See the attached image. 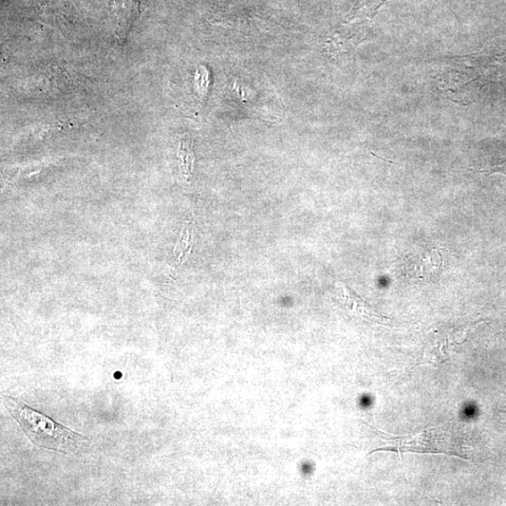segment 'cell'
I'll return each mask as SVG.
<instances>
[{
    "instance_id": "6da1fadb",
    "label": "cell",
    "mask_w": 506,
    "mask_h": 506,
    "mask_svg": "<svg viewBox=\"0 0 506 506\" xmlns=\"http://www.w3.org/2000/svg\"><path fill=\"white\" fill-rule=\"evenodd\" d=\"M2 399L10 415L37 447L71 456L79 454L87 447L89 440L83 435L55 422L21 400L7 395H2Z\"/></svg>"
},
{
    "instance_id": "7a4b0ae2",
    "label": "cell",
    "mask_w": 506,
    "mask_h": 506,
    "mask_svg": "<svg viewBox=\"0 0 506 506\" xmlns=\"http://www.w3.org/2000/svg\"><path fill=\"white\" fill-rule=\"evenodd\" d=\"M443 253L436 247H419L409 252L402 261V271L410 279L434 278L443 269Z\"/></svg>"
},
{
    "instance_id": "3957f363",
    "label": "cell",
    "mask_w": 506,
    "mask_h": 506,
    "mask_svg": "<svg viewBox=\"0 0 506 506\" xmlns=\"http://www.w3.org/2000/svg\"><path fill=\"white\" fill-rule=\"evenodd\" d=\"M466 334V329L435 333V336L430 337L426 344L421 363L435 367L441 366L452 356L454 347L465 342Z\"/></svg>"
},
{
    "instance_id": "277c9868",
    "label": "cell",
    "mask_w": 506,
    "mask_h": 506,
    "mask_svg": "<svg viewBox=\"0 0 506 506\" xmlns=\"http://www.w3.org/2000/svg\"><path fill=\"white\" fill-rule=\"evenodd\" d=\"M110 5L112 29L120 40H125L141 14L140 0H112Z\"/></svg>"
},
{
    "instance_id": "5b68a950",
    "label": "cell",
    "mask_w": 506,
    "mask_h": 506,
    "mask_svg": "<svg viewBox=\"0 0 506 506\" xmlns=\"http://www.w3.org/2000/svg\"><path fill=\"white\" fill-rule=\"evenodd\" d=\"M429 429L424 431V433L418 435L416 436H405V437H394L383 433L384 440L386 442V446L383 447V450H387V452H395L398 453L402 452H418V453H438V447L435 446V444L429 439Z\"/></svg>"
},
{
    "instance_id": "8992f818",
    "label": "cell",
    "mask_w": 506,
    "mask_h": 506,
    "mask_svg": "<svg viewBox=\"0 0 506 506\" xmlns=\"http://www.w3.org/2000/svg\"><path fill=\"white\" fill-rule=\"evenodd\" d=\"M344 302L347 309L361 320L374 325L389 326L391 320L388 317L379 314L367 304L363 299L356 295L346 285L342 284Z\"/></svg>"
},
{
    "instance_id": "52a82bcc",
    "label": "cell",
    "mask_w": 506,
    "mask_h": 506,
    "mask_svg": "<svg viewBox=\"0 0 506 506\" xmlns=\"http://www.w3.org/2000/svg\"><path fill=\"white\" fill-rule=\"evenodd\" d=\"M178 156L181 159V165H184L182 173L189 177L194 165V153L191 148V142L181 141L179 145Z\"/></svg>"
},
{
    "instance_id": "ba28073f",
    "label": "cell",
    "mask_w": 506,
    "mask_h": 506,
    "mask_svg": "<svg viewBox=\"0 0 506 506\" xmlns=\"http://www.w3.org/2000/svg\"><path fill=\"white\" fill-rule=\"evenodd\" d=\"M489 171H490V172H493V173H498V172H500V173H502V174H505V175H506V163H503V164H502V165H498V166H496V167L491 169V170H489Z\"/></svg>"
}]
</instances>
